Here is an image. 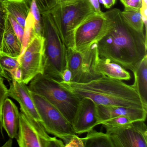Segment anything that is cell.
<instances>
[{
    "label": "cell",
    "instance_id": "1",
    "mask_svg": "<svg viewBox=\"0 0 147 147\" xmlns=\"http://www.w3.org/2000/svg\"><path fill=\"white\" fill-rule=\"evenodd\" d=\"M120 10L114 8L104 13L107 24L97 41L99 57L110 59L133 72L147 54V36L130 26Z\"/></svg>",
    "mask_w": 147,
    "mask_h": 147
},
{
    "label": "cell",
    "instance_id": "2",
    "mask_svg": "<svg viewBox=\"0 0 147 147\" xmlns=\"http://www.w3.org/2000/svg\"><path fill=\"white\" fill-rule=\"evenodd\" d=\"M58 82L66 90L81 98H90L96 105L147 110L131 85L119 80L104 76L86 83L67 82L63 81Z\"/></svg>",
    "mask_w": 147,
    "mask_h": 147
},
{
    "label": "cell",
    "instance_id": "3",
    "mask_svg": "<svg viewBox=\"0 0 147 147\" xmlns=\"http://www.w3.org/2000/svg\"><path fill=\"white\" fill-rule=\"evenodd\" d=\"M41 35L43 39V74L61 81L67 67V49L49 12L41 13Z\"/></svg>",
    "mask_w": 147,
    "mask_h": 147
},
{
    "label": "cell",
    "instance_id": "4",
    "mask_svg": "<svg viewBox=\"0 0 147 147\" xmlns=\"http://www.w3.org/2000/svg\"><path fill=\"white\" fill-rule=\"evenodd\" d=\"M49 12L67 49H74V34L76 28L96 13L89 0L57 3Z\"/></svg>",
    "mask_w": 147,
    "mask_h": 147
},
{
    "label": "cell",
    "instance_id": "5",
    "mask_svg": "<svg viewBox=\"0 0 147 147\" xmlns=\"http://www.w3.org/2000/svg\"><path fill=\"white\" fill-rule=\"evenodd\" d=\"M28 87L32 92L45 97L72 124L81 97L66 90L58 81L45 74L35 76L29 82Z\"/></svg>",
    "mask_w": 147,
    "mask_h": 147
},
{
    "label": "cell",
    "instance_id": "6",
    "mask_svg": "<svg viewBox=\"0 0 147 147\" xmlns=\"http://www.w3.org/2000/svg\"><path fill=\"white\" fill-rule=\"evenodd\" d=\"M31 93L42 120L41 124L48 133L59 138L66 145L76 134L72 124L45 97L33 92Z\"/></svg>",
    "mask_w": 147,
    "mask_h": 147
},
{
    "label": "cell",
    "instance_id": "7",
    "mask_svg": "<svg viewBox=\"0 0 147 147\" xmlns=\"http://www.w3.org/2000/svg\"><path fill=\"white\" fill-rule=\"evenodd\" d=\"M99 57L97 42L82 51L67 49V67L72 72V82L86 83L102 77L96 71Z\"/></svg>",
    "mask_w": 147,
    "mask_h": 147
},
{
    "label": "cell",
    "instance_id": "8",
    "mask_svg": "<svg viewBox=\"0 0 147 147\" xmlns=\"http://www.w3.org/2000/svg\"><path fill=\"white\" fill-rule=\"evenodd\" d=\"M17 142L20 147H64L62 140L51 137L41 123L20 113Z\"/></svg>",
    "mask_w": 147,
    "mask_h": 147
},
{
    "label": "cell",
    "instance_id": "9",
    "mask_svg": "<svg viewBox=\"0 0 147 147\" xmlns=\"http://www.w3.org/2000/svg\"><path fill=\"white\" fill-rule=\"evenodd\" d=\"M43 39L34 32L23 53L19 57L22 82L27 85L35 76L43 74Z\"/></svg>",
    "mask_w": 147,
    "mask_h": 147
},
{
    "label": "cell",
    "instance_id": "10",
    "mask_svg": "<svg viewBox=\"0 0 147 147\" xmlns=\"http://www.w3.org/2000/svg\"><path fill=\"white\" fill-rule=\"evenodd\" d=\"M113 147H147L145 121L137 120L117 127H105Z\"/></svg>",
    "mask_w": 147,
    "mask_h": 147
},
{
    "label": "cell",
    "instance_id": "11",
    "mask_svg": "<svg viewBox=\"0 0 147 147\" xmlns=\"http://www.w3.org/2000/svg\"><path fill=\"white\" fill-rule=\"evenodd\" d=\"M107 21L104 13H95L89 16L75 31L74 49L82 51L97 42L104 33Z\"/></svg>",
    "mask_w": 147,
    "mask_h": 147
},
{
    "label": "cell",
    "instance_id": "12",
    "mask_svg": "<svg viewBox=\"0 0 147 147\" xmlns=\"http://www.w3.org/2000/svg\"><path fill=\"white\" fill-rule=\"evenodd\" d=\"M72 126L76 134L86 133L98 125L96 105L90 98H81L76 111Z\"/></svg>",
    "mask_w": 147,
    "mask_h": 147
},
{
    "label": "cell",
    "instance_id": "13",
    "mask_svg": "<svg viewBox=\"0 0 147 147\" xmlns=\"http://www.w3.org/2000/svg\"><path fill=\"white\" fill-rule=\"evenodd\" d=\"M8 97L17 100L21 112L36 122L42 123V120L33 100L31 91L23 82L13 80L9 82Z\"/></svg>",
    "mask_w": 147,
    "mask_h": 147
},
{
    "label": "cell",
    "instance_id": "14",
    "mask_svg": "<svg viewBox=\"0 0 147 147\" xmlns=\"http://www.w3.org/2000/svg\"><path fill=\"white\" fill-rule=\"evenodd\" d=\"M147 110L144 109L129 108L117 106L96 105V117L99 125L109 119L118 116H125L133 121L144 120L147 117Z\"/></svg>",
    "mask_w": 147,
    "mask_h": 147
},
{
    "label": "cell",
    "instance_id": "15",
    "mask_svg": "<svg viewBox=\"0 0 147 147\" xmlns=\"http://www.w3.org/2000/svg\"><path fill=\"white\" fill-rule=\"evenodd\" d=\"M20 113L18 107L10 99L5 100L2 110V126L10 138L17 139L19 128Z\"/></svg>",
    "mask_w": 147,
    "mask_h": 147
},
{
    "label": "cell",
    "instance_id": "16",
    "mask_svg": "<svg viewBox=\"0 0 147 147\" xmlns=\"http://www.w3.org/2000/svg\"><path fill=\"white\" fill-rule=\"evenodd\" d=\"M23 51V45L7 18L2 39L1 53L19 58Z\"/></svg>",
    "mask_w": 147,
    "mask_h": 147
},
{
    "label": "cell",
    "instance_id": "17",
    "mask_svg": "<svg viewBox=\"0 0 147 147\" xmlns=\"http://www.w3.org/2000/svg\"><path fill=\"white\" fill-rule=\"evenodd\" d=\"M96 71L103 76L121 81L129 80L130 74L121 65L107 58L99 57L96 62Z\"/></svg>",
    "mask_w": 147,
    "mask_h": 147
},
{
    "label": "cell",
    "instance_id": "18",
    "mask_svg": "<svg viewBox=\"0 0 147 147\" xmlns=\"http://www.w3.org/2000/svg\"><path fill=\"white\" fill-rule=\"evenodd\" d=\"M32 0H3L7 13L25 29L30 12Z\"/></svg>",
    "mask_w": 147,
    "mask_h": 147
},
{
    "label": "cell",
    "instance_id": "19",
    "mask_svg": "<svg viewBox=\"0 0 147 147\" xmlns=\"http://www.w3.org/2000/svg\"><path fill=\"white\" fill-rule=\"evenodd\" d=\"M133 73L134 82L131 86L138 94L145 108L147 109V55Z\"/></svg>",
    "mask_w": 147,
    "mask_h": 147
},
{
    "label": "cell",
    "instance_id": "20",
    "mask_svg": "<svg viewBox=\"0 0 147 147\" xmlns=\"http://www.w3.org/2000/svg\"><path fill=\"white\" fill-rule=\"evenodd\" d=\"M87 133L86 136L82 138L84 147H113L107 133L97 131L94 129Z\"/></svg>",
    "mask_w": 147,
    "mask_h": 147
},
{
    "label": "cell",
    "instance_id": "21",
    "mask_svg": "<svg viewBox=\"0 0 147 147\" xmlns=\"http://www.w3.org/2000/svg\"><path fill=\"white\" fill-rule=\"evenodd\" d=\"M19 67V58L0 53V77L5 78L9 82H11Z\"/></svg>",
    "mask_w": 147,
    "mask_h": 147
},
{
    "label": "cell",
    "instance_id": "22",
    "mask_svg": "<svg viewBox=\"0 0 147 147\" xmlns=\"http://www.w3.org/2000/svg\"><path fill=\"white\" fill-rule=\"evenodd\" d=\"M121 16L125 21L132 28L139 32H143L147 36L145 29L142 19L141 10L129 7H125L123 11L120 12Z\"/></svg>",
    "mask_w": 147,
    "mask_h": 147
},
{
    "label": "cell",
    "instance_id": "23",
    "mask_svg": "<svg viewBox=\"0 0 147 147\" xmlns=\"http://www.w3.org/2000/svg\"><path fill=\"white\" fill-rule=\"evenodd\" d=\"M134 122L132 119L125 116H118L109 119L101 122L103 127H117L125 125Z\"/></svg>",
    "mask_w": 147,
    "mask_h": 147
},
{
    "label": "cell",
    "instance_id": "24",
    "mask_svg": "<svg viewBox=\"0 0 147 147\" xmlns=\"http://www.w3.org/2000/svg\"><path fill=\"white\" fill-rule=\"evenodd\" d=\"M0 0V53H1L2 39L7 18V12L3 3Z\"/></svg>",
    "mask_w": 147,
    "mask_h": 147
},
{
    "label": "cell",
    "instance_id": "25",
    "mask_svg": "<svg viewBox=\"0 0 147 147\" xmlns=\"http://www.w3.org/2000/svg\"><path fill=\"white\" fill-rule=\"evenodd\" d=\"M8 97V89L4 82V79L0 77V128L2 133V110L5 100Z\"/></svg>",
    "mask_w": 147,
    "mask_h": 147
},
{
    "label": "cell",
    "instance_id": "26",
    "mask_svg": "<svg viewBox=\"0 0 147 147\" xmlns=\"http://www.w3.org/2000/svg\"><path fill=\"white\" fill-rule=\"evenodd\" d=\"M40 13L49 12L58 3V0H35Z\"/></svg>",
    "mask_w": 147,
    "mask_h": 147
},
{
    "label": "cell",
    "instance_id": "27",
    "mask_svg": "<svg viewBox=\"0 0 147 147\" xmlns=\"http://www.w3.org/2000/svg\"><path fill=\"white\" fill-rule=\"evenodd\" d=\"M7 18L9 19L10 23L11 24L12 26L15 33L18 37L22 43L23 46L24 37L25 35V29L23 28L16 20L10 14L7 13Z\"/></svg>",
    "mask_w": 147,
    "mask_h": 147
},
{
    "label": "cell",
    "instance_id": "28",
    "mask_svg": "<svg viewBox=\"0 0 147 147\" xmlns=\"http://www.w3.org/2000/svg\"><path fill=\"white\" fill-rule=\"evenodd\" d=\"M65 147H84V143L82 138L79 137L74 135L71 138L67 144L65 145Z\"/></svg>",
    "mask_w": 147,
    "mask_h": 147
},
{
    "label": "cell",
    "instance_id": "29",
    "mask_svg": "<svg viewBox=\"0 0 147 147\" xmlns=\"http://www.w3.org/2000/svg\"><path fill=\"white\" fill-rule=\"evenodd\" d=\"M121 3L125 7H129L141 10L142 7V0H121Z\"/></svg>",
    "mask_w": 147,
    "mask_h": 147
},
{
    "label": "cell",
    "instance_id": "30",
    "mask_svg": "<svg viewBox=\"0 0 147 147\" xmlns=\"http://www.w3.org/2000/svg\"><path fill=\"white\" fill-rule=\"evenodd\" d=\"M72 74L68 68L66 67L62 74V80L63 81L69 82H72Z\"/></svg>",
    "mask_w": 147,
    "mask_h": 147
},
{
    "label": "cell",
    "instance_id": "31",
    "mask_svg": "<svg viewBox=\"0 0 147 147\" xmlns=\"http://www.w3.org/2000/svg\"><path fill=\"white\" fill-rule=\"evenodd\" d=\"M98 1L104 5L105 8L110 9L115 5L116 0H98Z\"/></svg>",
    "mask_w": 147,
    "mask_h": 147
},
{
    "label": "cell",
    "instance_id": "32",
    "mask_svg": "<svg viewBox=\"0 0 147 147\" xmlns=\"http://www.w3.org/2000/svg\"><path fill=\"white\" fill-rule=\"evenodd\" d=\"M91 5L95 10V12L98 14H101L103 13L101 11L98 0H89Z\"/></svg>",
    "mask_w": 147,
    "mask_h": 147
},
{
    "label": "cell",
    "instance_id": "33",
    "mask_svg": "<svg viewBox=\"0 0 147 147\" xmlns=\"http://www.w3.org/2000/svg\"><path fill=\"white\" fill-rule=\"evenodd\" d=\"M13 143V140L11 138H10V139L7 141L5 143V144L2 146V147H11Z\"/></svg>",
    "mask_w": 147,
    "mask_h": 147
},
{
    "label": "cell",
    "instance_id": "34",
    "mask_svg": "<svg viewBox=\"0 0 147 147\" xmlns=\"http://www.w3.org/2000/svg\"><path fill=\"white\" fill-rule=\"evenodd\" d=\"M75 0H58V3H66V2H71Z\"/></svg>",
    "mask_w": 147,
    "mask_h": 147
},
{
    "label": "cell",
    "instance_id": "35",
    "mask_svg": "<svg viewBox=\"0 0 147 147\" xmlns=\"http://www.w3.org/2000/svg\"><path fill=\"white\" fill-rule=\"evenodd\" d=\"M120 1H121V0H120Z\"/></svg>",
    "mask_w": 147,
    "mask_h": 147
},
{
    "label": "cell",
    "instance_id": "36",
    "mask_svg": "<svg viewBox=\"0 0 147 147\" xmlns=\"http://www.w3.org/2000/svg\"><path fill=\"white\" fill-rule=\"evenodd\" d=\"M1 1H3V0H1Z\"/></svg>",
    "mask_w": 147,
    "mask_h": 147
}]
</instances>
